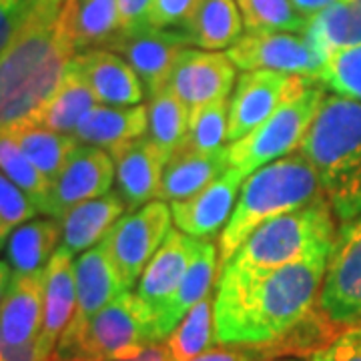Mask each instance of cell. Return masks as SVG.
<instances>
[{
	"label": "cell",
	"mask_w": 361,
	"mask_h": 361,
	"mask_svg": "<svg viewBox=\"0 0 361 361\" xmlns=\"http://www.w3.org/2000/svg\"><path fill=\"white\" fill-rule=\"evenodd\" d=\"M329 255L277 269L223 267L215 295L217 341L261 345L283 337L317 307Z\"/></svg>",
	"instance_id": "cell-1"
},
{
	"label": "cell",
	"mask_w": 361,
	"mask_h": 361,
	"mask_svg": "<svg viewBox=\"0 0 361 361\" xmlns=\"http://www.w3.org/2000/svg\"><path fill=\"white\" fill-rule=\"evenodd\" d=\"M78 0H28L23 25L0 51V130L32 123L63 85L75 47Z\"/></svg>",
	"instance_id": "cell-2"
},
{
	"label": "cell",
	"mask_w": 361,
	"mask_h": 361,
	"mask_svg": "<svg viewBox=\"0 0 361 361\" xmlns=\"http://www.w3.org/2000/svg\"><path fill=\"white\" fill-rule=\"evenodd\" d=\"M299 153L317 171L336 219L361 217V101L325 97Z\"/></svg>",
	"instance_id": "cell-3"
},
{
	"label": "cell",
	"mask_w": 361,
	"mask_h": 361,
	"mask_svg": "<svg viewBox=\"0 0 361 361\" xmlns=\"http://www.w3.org/2000/svg\"><path fill=\"white\" fill-rule=\"evenodd\" d=\"M322 197L325 193L319 175L301 153L281 157L255 171L243 183L231 219L219 235V273L259 225Z\"/></svg>",
	"instance_id": "cell-4"
},
{
	"label": "cell",
	"mask_w": 361,
	"mask_h": 361,
	"mask_svg": "<svg viewBox=\"0 0 361 361\" xmlns=\"http://www.w3.org/2000/svg\"><path fill=\"white\" fill-rule=\"evenodd\" d=\"M336 241V215L327 197H322L259 225L227 265L239 269H277L323 253L329 255Z\"/></svg>",
	"instance_id": "cell-5"
},
{
	"label": "cell",
	"mask_w": 361,
	"mask_h": 361,
	"mask_svg": "<svg viewBox=\"0 0 361 361\" xmlns=\"http://www.w3.org/2000/svg\"><path fill=\"white\" fill-rule=\"evenodd\" d=\"M153 315L139 297L125 291L85 323H71L61 336L51 361L87 357L97 361L127 360L155 343Z\"/></svg>",
	"instance_id": "cell-6"
},
{
	"label": "cell",
	"mask_w": 361,
	"mask_h": 361,
	"mask_svg": "<svg viewBox=\"0 0 361 361\" xmlns=\"http://www.w3.org/2000/svg\"><path fill=\"white\" fill-rule=\"evenodd\" d=\"M323 101L325 89L313 85L295 101L277 109L257 129L229 145V165L247 177L277 161L279 157L297 151L319 113Z\"/></svg>",
	"instance_id": "cell-7"
},
{
	"label": "cell",
	"mask_w": 361,
	"mask_h": 361,
	"mask_svg": "<svg viewBox=\"0 0 361 361\" xmlns=\"http://www.w3.org/2000/svg\"><path fill=\"white\" fill-rule=\"evenodd\" d=\"M233 65L243 71H273L317 80L329 54L307 32H249L227 51Z\"/></svg>",
	"instance_id": "cell-8"
},
{
	"label": "cell",
	"mask_w": 361,
	"mask_h": 361,
	"mask_svg": "<svg viewBox=\"0 0 361 361\" xmlns=\"http://www.w3.org/2000/svg\"><path fill=\"white\" fill-rule=\"evenodd\" d=\"M317 310L337 327L361 323V217L337 231Z\"/></svg>",
	"instance_id": "cell-9"
},
{
	"label": "cell",
	"mask_w": 361,
	"mask_h": 361,
	"mask_svg": "<svg viewBox=\"0 0 361 361\" xmlns=\"http://www.w3.org/2000/svg\"><path fill=\"white\" fill-rule=\"evenodd\" d=\"M171 207L155 199L139 211L123 215L104 237L121 279L129 291L139 283L145 267L165 243L171 233Z\"/></svg>",
	"instance_id": "cell-10"
},
{
	"label": "cell",
	"mask_w": 361,
	"mask_h": 361,
	"mask_svg": "<svg viewBox=\"0 0 361 361\" xmlns=\"http://www.w3.org/2000/svg\"><path fill=\"white\" fill-rule=\"evenodd\" d=\"M315 85V78L303 75H287L273 71H247L243 73L229 101V129L227 139L239 141L277 109L295 101Z\"/></svg>",
	"instance_id": "cell-11"
},
{
	"label": "cell",
	"mask_w": 361,
	"mask_h": 361,
	"mask_svg": "<svg viewBox=\"0 0 361 361\" xmlns=\"http://www.w3.org/2000/svg\"><path fill=\"white\" fill-rule=\"evenodd\" d=\"M115 177V161L106 151L78 145L66 159L61 173L51 180L44 215L61 219L68 209L103 197L111 191Z\"/></svg>",
	"instance_id": "cell-12"
},
{
	"label": "cell",
	"mask_w": 361,
	"mask_h": 361,
	"mask_svg": "<svg viewBox=\"0 0 361 361\" xmlns=\"http://www.w3.org/2000/svg\"><path fill=\"white\" fill-rule=\"evenodd\" d=\"M193 42L185 30H167L145 26L137 32H121L106 49L121 54L141 78L142 87L151 97L167 89L171 71L179 54Z\"/></svg>",
	"instance_id": "cell-13"
},
{
	"label": "cell",
	"mask_w": 361,
	"mask_h": 361,
	"mask_svg": "<svg viewBox=\"0 0 361 361\" xmlns=\"http://www.w3.org/2000/svg\"><path fill=\"white\" fill-rule=\"evenodd\" d=\"M235 82V65L227 54L185 49L171 71L167 89L195 113L217 99H227Z\"/></svg>",
	"instance_id": "cell-14"
},
{
	"label": "cell",
	"mask_w": 361,
	"mask_h": 361,
	"mask_svg": "<svg viewBox=\"0 0 361 361\" xmlns=\"http://www.w3.org/2000/svg\"><path fill=\"white\" fill-rule=\"evenodd\" d=\"M199 241L189 237L183 231H173L167 235L165 243L155 253V257L149 261V265L142 271L137 293L142 305L153 315L157 334V319L167 310L171 299L175 297L183 277L193 261L195 253L199 249ZM161 341V339H159Z\"/></svg>",
	"instance_id": "cell-15"
},
{
	"label": "cell",
	"mask_w": 361,
	"mask_h": 361,
	"mask_svg": "<svg viewBox=\"0 0 361 361\" xmlns=\"http://www.w3.org/2000/svg\"><path fill=\"white\" fill-rule=\"evenodd\" d=\"M243 173L229 169L219 179L213 180L203 191L185 201L171 203V215L177 229L195 239H211L219 235L237 201V193L243 187Z\"/></svg>",
	"instance_id": "cell-16"
},
{
	"label": "cell",
	"mask_w": 361,
	"mask_h": 361,
	"mask_svg": "<svg viewBox=\"0 0 361 361\" xmlns=\"http://www.w3.org/2000/svg\"><path fill=\"white\" fill-rule=\"evenodd\" d=\"M68 68L89 85L99 103L133 106L141 104L145 97V87L133 66L109 49L77 52Z\"/></svg>",
	"instance_id": "cell-17"
},
{
	"label": "cell",
	"mask_w": 361,
	"mask_h": 361,
	"mask_svg": "<svg viewBox=\"0 0 361 361\" xmlns=\"http://www.w3.org/2000/svg\"><path fill=\"white\" fill-rule=\"evenodd\" d=\"M111 157L115 161L118 193L125 199L127 209L133 211L155 201L169 163V157L159 151L155 142L149 137H141Z\"/></svg>",
	"instance_id": "cell-18"
},
{
	"label": "cell",
	"mask_w": 361,
	"mask_h": 361,
	"mask_svg": "<svg viewBox=\"0 0 361 361\" xmlns=\"http://www.w3.org/2000/svg\"><path fill=\"white\" fill-rule=\"evenodd\" d=\"M75 279L77 313L71 323H85L94 313L113 303L116 297L129 291L121 279V273L116 269L104 239L80 253V257L75 261Z\"/></svg>",
	"instance_id": "cell-19"
},
{
	"label": "cell",
	"mask_w": 361,
	"mask_h": 361,
	"mask_svg": "<svg viewBox=\"0 0 361 361\" xmlns=\"http://www.w3.org/2000/svg\"><path fill=\"white\" fill-rule=\"evenodd\" d=\"M73 257V253L59 247L44 269V315L39 341L51 355L77 313V279Z\"/></svg>",
	"instance_id": "cell-20"
},
{
	"label": "cell",
	"mask_w": 361,
	"mask_h": 361,
	"mask_svg": "<svg viewBox=\"0 0 361 361\" xmlns=\"http://www.w3.org/2000/svg\"><path fill=\"white\" fill-rule=\"evenodd\" d=\"M44 315V269L28 275H13L0 305V334L23 345L39 339Z\"/></svg>",
	"instance_id": "cell-21"
},
{
	"label": "cell",
	"mask_w": 361,
	"mask_h": 361,
	"mask_svg": "<svg viewBox=\"0 0 361 361\" xmlns=\"http://www.w3.org/2000/svg\"><path fill=\"white\" fill-rule=\"evenodd\" d=\"M149 129L147 106H104L97 104L89 115L80 121L73 137L78 145H90L115 155L125 145L141 139Z\"/></svg>",
	"instance_id": "cell-22"
},
{
	"label": "cell",
	"mask_w": 361,
	"mask_h": 361,
	"mask_svg": "<svg viewBox=\"0 0 361 361\" xmlns=\"http://www.w3.org/2000/svg\"><path fill=\"white\" fill-rule=\"evenodd\" d=\"M127 211L121 193H106L68 209L61 217V247L77 255L101 243Z\"/></svg>",
	"instance_id": "cell-23"
},
{
	"label": "cell",
	"mask_w": 361,
	"mask_h": 361,
	"mask_svg": "<svg viewBox=\"0 0 361 361\" xmlns=\"http://www.w3.org/2000/svg\"><path fill=\"white\" fill-rule=\"evenodd\" d=\"M229 165V147H223L211 153H193V151H175V155L169 159L159 201H185L199 191L209 187L213 180H217L227 173Z\"/></svg>",
	"instance_id": "cell-24"
},
{
	"label": "cell",
	"mask_w": 361,
	"mask_h": 361,
	"mask_svg": "<svg viewBox=\"0 0 361 361\" xmlns=\"http://www.w3.org/2000/svg\"><path fill=\"white\" fill-rule=\"evenodd\" d=\"M217 249L219 247L209 239L199 241V249L187 269V275L180 281L177 293L171 299L167 310L163 311L161 317L157 319V337L161 341L167 339L175 331V327L189 313L191 307H195L203 297L209 295L211 287L215 283V277L219 273Z\"/></svg>",
	"instance_id": "cell-25"
},
{
	"label": "cell",
	"mask_w": 361,
	"mask_h": 361,
	"mask_svg": "<svg viewBox=\"0 0 361 361\" xmlns=\"http://www.w3.org/2000/svg\"><path fill=\"white\" fill-rule=\"evenodd\" d=\"M61 221L35 219L16 227L6 243V261L13 275H28L47 269L54 251L61 247Z\"/></svg>",
	"instance_id": "cell-26"
},
{
	"label": "cell",
	"mask_w": 361,
	"mask_h": 361,
	"mask_svg": "<svg viewBox=\"0 0 361 361\" xmlns=\"http://www.w3.org/2000/svg\"><path fill=\"white\" fill-rule=\"evenodd\" d=\"M195 47L205 51L231 49L243 32V20L235 0H201L183 25Z\"/></svg>",
	"instance_id": "cell-27"
},
{
	"label": "cell",
	"mask_w": 361,
	"mask_h": 361,
	"mask_svg": "<svg viewBox=\"0 0 361 361\" xmlns=\"http://www.w3.org/2000/svg\"><path fill=\"white\" fill-rule=\"evenodd\" d=\"M97 103L99 101L89 89V85L68 68L63 85L54 92L51 101L44 104V109L32 121V125L73 135L80 121L89 115Z\"/></svg>",
	"instance_id": "cell-28"
},
{
	"label": "cell",
	"mask_w": 361,
	"mask_h": 361,
	"mask_svg": "<svg viewBox=\"0 0 361 361\" xmlns=\"http://www.w3.org/2000/svg\"><path fill=\"white\" fill-rule=\"evenodd\" d=\"M8 135L49 180L61 173L66 159L78 147L77 139L73 135L44 129L32 123L8 129Z\"/></svg>",
	"instance_id": "cell-29"
},
{
	"label": "cell",
	"mask_w": 361,
	"mask_h": 361,
	"mask_svg": "<svg viewBox=\"0 0 361 361\" xmlns=\"http://www.w3.org/2000/svg\"><path fill=\"white\" fill-rule=\"evenodd\" d=\"M305 32L329 56L361 44V0H345L310 16Z\"/></svg>",
	"instance_id": "cell-30"
},
{
	"label": "cell",
	"mask_w": 361,
	"mask_h": 361,
	"mask_svg": "<svg viewBox=\"0 0 361 361\" xmlns=\"http://www.w3.org/2000/svg\"><path fill=\"white\" fill-rule=\"evenodd\" d=\"M147 137L155 142L163 155L171 159L187 137L191 118L189 106L171 90L163 89L155 97H151V103L147 106Z\"/></svg>",
	"instance_id": "cell-31"
},
{
	"label": "cell",
	"mask_w": 361,
	"mask_h": 361,
	"mask_svg": "<svg viewBox=\"0 0 361 361\" xmlns=\"http://www.w3.org/2000/svg\"><path fill=\"white\" fill-rule=\"evenodd\" d=\"M217 341L215 334V299L203 297L180 319L175 331L167 337L173 361H189L205 353Z\"/></svg>",
	"instance_id": "cell-32"
},
{
	"label": "cell",
	"mask_w": 361,
	"mask_h": 361,
	"mask_svg": "<svg viewBox=\"0 0 361 361\" xmlns=\"http://www.w3.org/2000/svg\"><path fill=\"white\" fill-rule=\"evenodd\" d=\"M121 32L118 0H78L75 11L77 52L106 49Z\"/></svg>",
	"instance_id": "cell-33"
},
{
	"label": "cell",
	"mask_w": 361,
	"mask_h": 361,
	"mask_svg": "<svg viewBox=\"0 0 361 361\" xmlns=\"http://www.w3.org/2000/svg\"><path fill=\"white\" fill-rule=\"evenodd\" d=\"M0 171L13 180L18 189L37 205L39 213L47 211L51 180L47 179L35 163L23 153V149L14 142L8 130H0Z\"/></svg>",
	"instance_id": "cell-34"
},
{
	"label": "cell",
	"mask_w": 361,
	"mask_h": 361,
	"mask_svg": "<svg viewBox=\"0 0 361 361\" xmlns=\"http://www.w3.org/2000/svg\"><path fill=\"white\" fill-rule=\"evenodd\" d=\"M249 32H305L310 18L299 14L291 0H237Z\"/></svg>",
	"instance_id": "cell-35"
},
{
	"label": "cell",
	"mask_w": 361,
	"mask_h": 361,
	"mask_svg": "<svg viewBox=\"0 0 361 361\" xmlns=\"http://www.w3.org/2000/svg\"><path fill=\"white\" fill-rule=\"evenodd\" d=\"M229 129V103L227 99H217L205 104L203 109L191 113L187 137L177 151L211 153L227 147Z\"/></svg>",
	"instance_id": "cell-36"
},
{
	"label": "cell",
	"mask_w": 361,
	"mask_h": 361,
	"mask_svg": "<svg viewBox=\"0 0 361 361\" xmlns=\"http://www.w3.org/2000/svg\"><path fill=\"white\" fill-rule=\"evenodd\" d=\"M317 80L336 94L361 101V44L334 52Z\"/></svg>",
	"instance_id": "cell-37"
},
{
	"label": "cell",
	"mask_w": 361,
	"mask_h": 361,
	"mask_svg": "<svg viewBox=\"0 0 361 361\" xmlns=\"http://www.w3.org/2000/svg\"><path fill=\"white\" fill-rule=\"evenodd\" d=\"M39 213L37 205L0 171V245L11 233Z\"/></svg>",
	"instance_id": "cell-38"
},
{
	"label": "cell",
	"mask_w": 361,
	"mask_h": 361,
	"mask_svg": "<svg viewBox=\"0 0 361 361\" xmlns=\"http://www.w3.org/2000/svg\"><path fill=\"white\" fill-rule=\"evenodd\" d=\"M311 361H361V323L349 325L325 348L317 349Z\"/></svg>",
	"instance_id": "cell-39"
},
{
	"label": "cell",
	"mask_w": 361,
	"mask_h": 361,
	"mask_svg": "<svg viewBox=\"0 0 361 361\" xmlns=\"http://www.w3.org/2000/svg\"><path fill=\"white\" fill-rule=\"evenodd\" d=\"M201 0H153L147 14V25L155 28L183 26Z\"/></svg>",
	"instance_id": "cell-40"
},
{
	"label": "cell",
	"mask_w": 361,
	"mask_h": 361,
	"mask_svg": "<svg viewBox=\"0 0 361 361\" xmlns=\"http://www.w3.org/2000/svg\"><path fill=\"white\" fill-rule=\"evenodd\" d=\"M273 357L269 343L261 345H239L227 349H209L189 361H265Z\"/></svg>",
	"instance_id": "cell-41"
},
{
	"label": "cell",
	"mask_w": 361,
	"mask_h": 361,
	"mask_svg": "<svg viewBox=\"0 0 361 361\" xmlns=\"http://www.w3.org/2000/svg\"><path fill=\"white\" fill-rule=\"evenodd\" d=\"M28 8V0L25 4H13L8 0H0V51L14 39L18 28L23 25Z\"/></svg>",
	"instance_id": "cell-42"
},
{
	"label": "cell",
	"mask_w": 361,
	"mask_h": 361,
	"mask_svg": "<svg viewBox=\"0 0 361 361\" xmlns=\"http://www.w3.org/2000/svg\"><path fill=\"white\" fill-rule=\"evenodd\" d=\"M52 355L42 348L39 339L23 343V345H13L8 343L2 334H0V361H51Z\"/></svg>",
	"instance_id": "cell-43"
},
{
	"label": "cell",
	"mask_w": 361,
	"mask_h": 361,
	"mask_svg": "<svg viewBox=\"0 0 361 361\" xmlns=\"http://www.w3.org/2000/svg\"><path fill=\"white\" fill-rule=\"evenodd\" d=\"M153 0H118L121 30L125 35L142 30L147 25V14Z\"/></svg>",
	"instance_id": "cell-44"
},
{
	"label": "cell",
	"mask_w": 361,
	"mask_h": 361,
	"mask_svg": "<svg viewBox=\"0 0 361 361\" xmlns=\"http://www.w3.org/2000/svg\"><path fill=\"white\" fill-rule=\"evenodd\" d=\"M116 361H173V353H171L167 339H163V341H155V343L145 345L139 353L130 355L127 360Z\"/></svg>",
	"instance_id": "cell-45"
},
{
	"label": "cell",
	"mask_w": 361,
	"mask_h": 361,
	"mask_svg": "<svg viewBox=\"0 0 361 361\" xmlns=\"http://www.w3.org/2000/svg\"><path fill=\"white\" fill-rule=\"evenodd\" d=\"M339 2H345V0H291L297 13L307 16V18L329 8V6H334V4H339Z\"/></svg>",
	"instance_id": "cell-46"
},
{
	"label": "cell",
	"mask_w": 361,
	"mask_h": 361,
	"mask_svg": "<svg viewBox=\"0 0 361 361\" xmlns=\"http://www.w3.org/2000/svg\"><path fill=\"white\" fill-rule=\"evenodd\" d=\"M13 279V269L8 265V261H0V305H2V299L8 291V285Z\"/></svg>",
	"instance_id": "cell-47"
},
{
	"label": "cell",
	"mask_w": 361,
	"mask_h": 361,
	"mask_svg": "<svg viewBox=\"0 0 361 361\" xmlns=\"http://www.w3.org/2000/svg\"><path fill=\"white\" fill-rule=\"evenodd\" d=\"M66 361H97V360H87V357H75V360H66Z\"/></svg>",
	"instance_id": "cell-48"
},
{
	"label": "cell",
	"mask_w": 361,
	"mask_h": 361,
	"mask_svg": "<svg viewBox=\"0 0 361 361\" xmlns=\"http://www.w3.org/2000/svg\"><path fill=\"white\" fill-rule=\"evenodd\" d=\"M8 2H13V4H25L26 0H8Z\"/></svg>",
	"instance_id": "cell-49"
},
{
	"label": "cell",
	"mask_w": 361,
	"mask_h": 361,
	"mask_svg": "<svg viewBox=\"0 0 361 361\" xmlns=\"http://www.w3.org/2000/svg\"><path fill=\"white\" fill-rule=\"evenodd\" d=\"M279 361H299V360H279Z\"/></svg>",
	"instance_id": "cell-50"
}]
</instances>
